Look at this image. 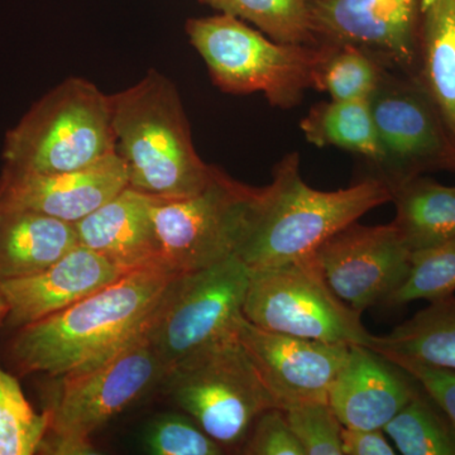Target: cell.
<instances>
[{
    "label": "cell",
    "instance_id": "44dd1931",
    "mask_svg": "<svg viewBox=\"0 0 455 455\" xmlns=\"http://www.w3.org/2000/svg\"><path fill=\"white\" fill-rule=\"evenodd\" d=\"M390 191L396 206L392 226L410 252L455 241V187L419 176Z\"/></svg>",
    "mask_w": 455,
    "mask_h": 455
},
{
    "label": "cell",
    "instance_id": "6da1fadb",
    "mask_svg": "<svg viewBox=\"0 0 455 455\" xmlns=\"http://www.w3.org/2000/svg\"><path fill=\"white\" fill-rule=\"evenodd\" d=\"M176 274L136 269L71 307L17 329L9 357L20 374L59 379L103 361L145 331Z\"/></svg>",
    "mask_w": 455,
    "mask_h": 455
},
{
    "label": "cell",
    "instance_id": "8992f818",
    "mask_svg": "<svg viewBox=\"0 0 455 455\" xmlns=\"http://www.w3.org/2000/svg\"><path fill=\"white\" fill-rule=\"evenodd\" d=\"M164 377L143 331L103 361L59 377V391L47 409L49 431L38 453L97 454L92 436Z\"/></svg>",
    "mask_w": 455,
    "mask_h": 455
},
{
    "label": "cell",
    "instance_id": "836d02e7",
    "mask_svg": "<svg viewBox=\"0 0 455 455\" xmlns=\"http://www.w3.org/2000/svg\"><path fill=\"white\" fill-rule=\"evenodd\" d=\"M8 315V305L4 300V296L0 292V326L4 324L5 319Z\"/></svg>",
    "mask_w": 455,
    "mask_h": 455
},
{
    "label": "cell",
    "instance_id": "8fae6325",
    "mask_svg": "<svg viewBox=\"0 0 455 455\" xmlns=\"http://www.w3.org/2000/svg\"><path fill=\"white\" fill-rule=\"evenodd\" d=\"M370 106L382 151L374 176L388 188L435 171L455 172V143L415 79L386 71Z\"/></svg>",
    "mask_w": 455,
    "mask_h": 455
},
{
    "label": "cell",
    "instance_id": "5bb4252c",
    "mask_svg": "<svg viewBox=\"0 0 455 455\" xmlns=\"http://www.w3.org/2000/svg\"><path fill=\"white\" fill-rule=\"evenodd\" d=\"M235 338L283 411L299 403L328 401L349 350L347 344L266 331L243 315L236 322Z\"/></svg>",
    "mask_w": 455,
    "mask_h": 455
},
{
    "label": "cell",
    "instance_id": "277c9868",
    "mask_svg": "<svg viewBox=\"0 0 455 455\" xmlns=\"http://www.w3.org/2000/svg\"><path fill=\"white\" fill-rule=\"evenodd\" d=\"M116 154L110 95L68 77L36 101L5 134L4 166L35 173L85 169Z\"/></svg>",
    "mask_w": 455,
    "mask_h": 455
},
{
    "label": "cell",
    "instance_id": "d4e9b609",
    "mask_svg": "<svg viewBox=\"0 0 455 455\" xmlns=\"http://www.w3.org/2000/svg\"><path fill=\"white\" fill-rule=\"evenodd\" d=\"M313 89L331 100H370L387 68L363 51L346 44H319Z\"/></svg>",
    "mask_w": 455,
    "mask_h": 455
},
{
    "label": "cell",
    "instance_id": "e575fe53",
    "mask_svg": "<svg viewBox=\"0 0 455 455\" xmlns=\"http://www.w3.org/2000/svg\"><path fill=\"white\" fill-rule=\"evenodd\" d=\"M431 0H423V9L427 7V5L429 4Z\"/></svg>",
    "mask_w": 455,
    "mask_h": 455
},
{
    "label": "cell",
    "instance_id": "9a60e30c",
    "mask_svg": "<svg viewBox=\"0 0 455 455\" xmlns=\"http://www.w3.org/2000/svg\"><path fill=\"white\" fill-rule=\"evenodd\" d=\"M127 187V167L116 152L68 172L35 173L3 166L0 212H36L76 223Z\"/></svg>",
    "mask_w": 455,
    "mask_h": 455
},
{
    "label": "cell",
    "instance_id": "cb8c5ba5",
    "mask_svg": "<svg viewBox=\"0 0 455 455\" xmlns=\"http://www.w3.org/2000/svg\"><path fill=\"white\" fill-rule=\"evenodd\" d=\"M403 455H455V427L423 387L382 429Z\"/></svg>",
    "mask_w": 455,
    "mask_h": 455
},
{
    "label": "cell",
    "instance_id": "7402d4cb",
    "mask_svg": "<svg viewBox=\"0 0 455 455\" xmlns=\"http://www.w3.org/2000/svg\"><path fill=\"white\" fill-rule=\"evenodd\" d=\"M370 348L383 358L412 359L455 371V296L429 301L391 333L373 335Z\"/></svg>",
    "mask_w": 455,
    "mask_h": 455
},
{
    "label": "cell",
    "instance_id": "9c48e42d",
    "mask_svg": "<svg viewBox=\"0 0 455 455\" xmlns=\"http://www.w3.org/2000/svg\"><path fill=\"white\" fill-rule=\"evenodd\" d=\"M164 382L173 401L223 448H239L266 410L276 407L235 337L185 359Z\"/></svg>",
    "mask_w": 455,
    "mask_h": 455
},
{
    "label": "cell",
    "instance_id": "30bf717a",
    "mask_svg": "<svg viewBox=\"0 0 455 455\" xmlns=\"http://www.w3.org/2000/svg\"><path fill=\"white\" fill-rule=\"evenodd\" d=\"M361 315L331 290L313 253L251 271L243 316L266 331L370 348L373 335Z\"/></svg>",
    "mask_w": 455,
    "mask_h": 455
},
{
    "label": "cell",
    "instance_id": "7a4b0ae2",
    "mask_svg": "<svg viewBox=\"0 0 455 455\" xmlns=\"http://www.w3.org/2000/svg\"><path fill=\"white\" fill-rule=\"evenodd\" d=\"M116 152L128 187L161 200L200 193L214 167L197 155L175 84L149 70L131 88L110 95Z\"/></svg>",
    "mask_w": 455,
    "mask_h": 455
},
{
    "label": "cell",
    "instance_id": "f1b7e54d",
    "mask_svg": "<svg viewBox=\"0 0 455 455\" xmlns=\"http://www.w3.org/2000/svg\"><path fill=\"white\" fill-rule=\"evenodd\" d=\"M307 455H343L341 425L328 401L299 403L283 411Z\"/></svg>",
    "mask_w": 455,
    "mask_h": 455
},
{
    "label": "cell",
    "instance_id": "4316f807",
    "mask_svg": "<svg viewBox=\"0 0 455 455\" xmlns=\"http://www.w3.org/2000/svg\"><path fill=\"white\" fill-rule=\"evenodd\" d=\"M50 427V414H38L17 377L0 363V455L38 453Z\"/></svg>",
    "mask_w": 455,
    "mask_h": 455
},
{
    "label": "cell",
    "instance_id": "603a6c76",
    "mask_svg": "<svg viewBox=\"0 0 455 455\" xmlns=\"http://www.w3.org/2000/svg\"><path fill=\"white\" fill-rule=\"evenodd\" d=\"M300 128L311 145L346 149L363 157L374 170L381 164L370 100L322 101L311 108Z\"/></svg>",
    "mask_w": 455,
    "mask_h": 455
},
{
    "label": "cell",
    "instance_id": "2e32d148",
    "mask_svg": "<svg viewBox=\"0 0 455 455\" xmlns=\"http://www.w3.org/2000/svg\"><path fill=\"white\" fill-rule=\"evenodd\" d=\"M127 274L79 244L38 274L0 281V292L8 305L4 325L16 331L71 307Z\"/></svg>",
    "mask_w": 455,
    "mask_h": 455
},
{
    "label": "cell",
    "instance_id": "d6a6232c",
    "mask_svg": "<svg viewBox=\"0 0 455 455\" xmlns=\"http://www.w3.org/2000/svg\"><path fill=\"white\" fill-rule=\"evenodd\" d=\"M341 449L344 455H394L396 451L388 444L382 429H341Z\"/></svg>",
    "mask_w": 455,
    "mask_h": 455
},
{
    "label": "cell",
    "instance_id": "52a82bcc",
    "mask_svg": "<svg viewBox=\"0 0 455 455\" xmlns=\"http://www.w3.org/2000/svg\"><path fill=\"white\" fill-rule=\"evenodd\" d=\"M250 276L233 256L171 280L143 331L166 376L185 359L235 337Z\"/></svg>",
    "mask_w": 455,
    "mask_h": 455
},
{
    "label": "cell",
    "instance_id": "3957f363",
    "mask_svg": "<svg viewBox=\"0 0 455 455\" xmlns=\"http://www.w3.org/2000/svg\"><path fill=\"white\" fill-rule=\"evenodd\" d=\"M391 200L390 188L376 176L337 191L310 188L301 179L299 155H287L263 188L236 257L251 271L286 265L309 256L335 233Z\"/></svg>",
    "mask_w": 455,
    "mask_h": 455
},
{
    "label": "cell",
    "instance_id": "e0dca14e",
    "mask_svg": "<svg viewBox=\"0 0 455 455\" xmlns=\"http://www.w3.org/2000/svg\"><path fill=\"white\" fill-rule=\"evenodd\" d=\"M403 368L364 346H349L328 403L344 427L383 429L420 390Z\"/></svg>",
    "mask_w": 455,
    "mask_h": 455
},
{
    "label": "cell",
    "instance_id": "f546056e",
    "mask_svg": "<svg viewBox=\"0 0 455 455\" xmlns=\"http://www.w3.org/2000/svg\"><path fill=\"white\" fill-rule=\"evenodd\" d=\"M146 447L155 455H220L224 448L185 416H158L146 434Z\"/></svg>",
    "mask_w": 455,
    "mask_h": 455
},
{
    "label": "cell",
    "instance_id": "7c38bea8",
    "mask_svg": "<svg viewBox=\"0 0 455 455\" xmlns=\"http://www.w3.org/2000/svg\"><path fill=\"white\" fill-rule=\"evenodd\" d=\"M317 44L363 51L392 73L416 76L423 0H307Z\"/></svg>",
    "mask_w": 455,
    "mask_h": 455
},
{
    "label": "cell",
    "instance_id": "d6986e66",
    "mask_svg": "<svg viewBox=\"0 0 455 455\" xmlns=\"http://www.w3.org/2000/svg\"><path fill=\"white\" fill-rule=\"evenodd\" d=\"M79 244L74 223L36 212H0V281L38 274Z\"/></svg>",
    "mask_w": 455,
    "mask_h": 455
},
{
    "label": "cell",
    "instance_id": "ac0fdd59",
    "mask_svg": "<svg viewBox=\"0 0 455 455\" xmlns=\"http://www.w3.org/2000/svg\"><path fill=\"white\" fill-rule=\"evenodd\" d=\"M154 197L130 187L74 223L80 244L124 272L163 265L152 217Z\"/></svg>",
    "mask_w": 455,
    "mask_h": 455
},
{
    "label": "cell",
    "instance_id": "4dcf8cb0",
    "mask_svg": "<svg viewBox=\"0 0 455 455\" xmlns=\"http://www.w3.org/2000/svg\"><path fill=\"white\" fill-rule=\"evenodd\" d=\"M247 455H307L283 410L268 409L257 419L241 447Z\"/></svg>",
    "mask_w": 455,
    "mask_h": 455
},
{
    "label": "cell",
    "instance_id": "484cf974",
    "mask_svg": "<svg viewBox=\"0 0 455 455\" xmlns=\"http://www.w3.org/2000/svg\"><path fill=\"white\" fill-rule=\"evenodd\" d=\"M221 14L256 26L280 44L319 46L311 31L307 0H199Z\"/></svg>",
    "mask_w": 455,
    "mask_h": 455
},
{
    "label": "cell",
    "instance_id": "5b68a950",
    "mask_svg": "<svg viewBox=\"0 0 455 455\" xmlns=\"http://www.w3.org/2000/svg\"><path fill=\"white\" fill-rule=\"evenodd\" d=\"M185 29L212 83L227 94L260 92L272 107L290 109L313 89L319 46L280 44L221 13L191 18Z\"/></svg>",
    "mask_w": 455,
    "mask_h": 455
},
{
    "label": "cell",
    "instance_id": "1f68e13d",
    "mask_svg": "<svg viewBox=\"0 0 455 455\" xmlns=\"http://www.w3.org/2000/svg\"><path fill=\"white\" fill-rule=\"evenodd\" d=\"M420 383L421 387L451 419L455 427V371L407 358H386Z\"/></svg>",
    "mask_w": 455,
    "mask_h": 455
},
{
    "label": "cell",
    "instance_id": "4fadbf2b",
    "mask_svg": "<svg viewBox=\"0 0 455 455\" xmlns=\"http://www.w3.org/2000/svg\"><path fill=\"white\" fill-rule=\"evenodd\" d=\"M313 254L338 298L359 313L386 305L411 266V252L392 223L361 226L355 221L326 239Z\"/></svg>",
    "mask_w": 455,
    "mask_h": 455
},
{
    "label": "cell",
    "instance_id": "ba28073f",
    "mask_svg": "<svg viewBox=\"0 0 455 455\" xmlns=\"http://www.w3.org/2000/svg\"><path fill=\"white\" fill-rule=\"evenodd\" d=\"M262 191L214 167L211 181L196 196L154 197L152 217L164 267L176 275L187 274L236 256Z\"/></svg>",
    "mask_w": 455,
    "mask_h": 455
},
{
    "label": "cell",
    "instance_id": "ffe728a7",
    "mask_svg": "<svg viewBox=\"0 0 455 455\" xmlns=\"http://www.w3.org/2000/svg\"><path fill=\"white\" fill-rule=\"evenodd\" d=\"M414 79L455 143V0H431L423 9Z\"/></svg>",
    "mask_w": 455,
    "mask_h": 455
},
{
    "label": "cell",
    "instance_id": "83f0119b",
    "mask_svg": "<svg viewBox=\"0 0 455 455\" xmlns=\"http://www.w3.org/2000/svg\"><path fill=\"white\" fill-rule=\"evenodd\" d=\"M455 292V241L411 253V266L403 283L386 305L400 307L416 300L433 301Z\"/></svg>",
    "mask_w": 455,
    "mask_h": 455
}]
</instances>
